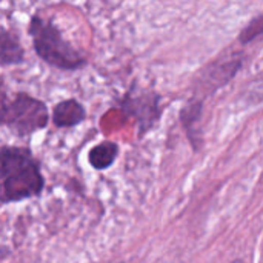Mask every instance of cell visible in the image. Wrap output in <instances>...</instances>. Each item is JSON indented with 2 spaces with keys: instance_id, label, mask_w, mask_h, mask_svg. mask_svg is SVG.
Listing matches in <instances>:
<instances>
[{
  "instance_id": "5",
  "label": "cell",
  "mask_w": 263,
  "mask_h": 263,
  "mask_svg": "<svg viewBox=\"0 0 263 263\" xmlns=\"http://www.w3.org/2000/svg\"><path fill=\"white\" fill-rule=\"evenodd\" d=\"M86 108L77 99H65L54 105L49 112V122L55 128H74L86 120Z\"/></svg>"
},
{
  "instance_id": "9",
  "label": "cell",
  "mask_w": 263,
  "mask_h": 263,
  "mask_svg": "<svg viewBox=\"0 0 263 263\" xmlns=\"http://www.w3.org/2000/svg\"><path fill=\"white\" fill-rule=\"evenodd\" d=\"M262 31L263 15L262 14H259L257 17H254V18L242 29V32H240V35H239V42H240L242 45H248V43H251L253 40H256L257 37H260V35H262Z\"/></svg>"
},
{
  "instance_id": "7",
  "label": "cell",
  "mask_w": 263,
  "mask_h": 263,
  "mask_svg": "<svg viewBox=\"0 0 263 263\" xmlns=\"http://www.w3.org/2000/svg\"><path fill=\"white\" fill-rule=\"evenodd\" d=\"M25 62L20 35L12 29H0V66H17Z\"/></svg>"
},
{
  "instance_id": "3",
  "label": "cell",
  "mask_w": 263,
  "mask_h": 263,
  "mask_svg": "<svg viewBox=\"0 0 263 263\" xmlns=\"http://www.w3.org/2000/svg\"><path fill=\"white\" fill-rule=\"evenodd\" d=\"M49 123V109L46 103L25 91L8 96L0 77V126L8 128L18 139L31 137L43 131Z\"/></svg>"
},
{
  "instance_id": "8",
  "label": "cell",
  "mask_w": 263,
  "mask_h": 263,
  "mask_svg": "<svg viewBox=\"0 0 263 263\" xmlns=\"http://www.w3.org/2000/svg\"><path fill=\"white\" fill-rule=\"evenodd\" d=\"M119 157V145L112 140H103L88 153V162L96 171H105L114 165Z\"/></svg>"
},
{
  "instance_id": "2",
  "label": "cell",
  "mask_w": 263,
  "mask_h": 263,
  "mask_svg": "<svg viewBox=\"0 0 263 263\" xmlns=\"http://www.w3.org/2000/svg\"><path fill=\"white\" fill-rule=\"evenodd\" d=\"M28 35L32 40V49L37 57L51 68L77 71L88 63L83 52L62 35L52 18H43L40 14H34L28 23Z\"/></svg>"
},
{
  "instance_id": "1",
  "label": "cell",
  "mask_w": 263,
  "mask_h": 263,
  "mask_svg": "<svg viewBox=\"0 0 263 263\" xmlns=\"http://www.w3.org/2000/svg\"><path fill=\"white\" fill-rule=\"evenodd\" d=\"M45 177L40 162L28 146H0V203H18L40 197Z\"/></svg>"
},
{
  "instance_id": "4",
  "label": "cell",
  "mask_w": 263,
  "mask_h": 263,
  "mask_svg": "<svg viewBox=\"0 0 263 263\" xmlns=\"http://www.w3.org/2000/svg\"><path fill=\"white\" fill-rule=\"evenodd\" d=\"M160 102L162 96L156 91H142L134 94V91L129 89L119 100V106L126 116H131L137 122L139 137H143L156 129L157 123L160 122L163 112Z\"/></svg>"
},
{
  "instance_id": "6",
  "label": "cell",
  "mask_w": 263,
  "mask_h": 263,
  "mask_svg": "<svg viewBox=\"0 0 263 263\" xmlns=\"http://www.w3.org/2000/svg\"><path fill=\"white\" fill-rule=\"evenodd\" d=\"M203 112V102L202 100H191L185 105V108L180 111V122L186 133V137L190 143L193 145L194 151H199L202 143V134L199 123L202 120Z\"/></svg>"
}]
</instances>
